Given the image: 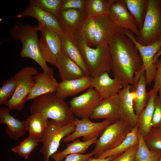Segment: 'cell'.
<instances>
[{"instance_id": "6da1fadb", "label": "cell", "mask_w": 161, "mask_h": 161, "mask_svg": "<svg viewBox=\"0 0 161 161\" xmlns=\"http://www.w3.org/2000/svg\"><path fill=\"white\" fill-rule=\"evenodd\" d=\"M108 44L111 72L114 77L121 82L123 87L136 83L145 70L141 57L132 41L119 30Z\"/></svg>"}, {"instance_id": "7a4b0ae2", "label": "cell", "mask_w": 161, "mask_h": 161, "mask_svg": "<svg viewBox=\"0 0 161 161\" xmlns=\"http://www.w3.org/2000/svg\"><path fill=\"white\" fill-rule=\"evenodd\" d=\"M38 24L33 25L17 22L11 28L10 33L13 40L21 41V57L32 59L39 65L43 72L54 76L52 69L48 66L40 52L38 34Z\"/></svg>"}, {"instance_id": "3957f363", "label": "cell", "mask_w": 161, "mask_h": 161, "mask_svg": "<svg viewBox=\"0 0 161 161\" xmlns=\"http://www.w3.org/2000/svg\"><path fill=\"white\" fill-rule=\"evenodd\" d=\"M30 110L31 114L41 113L49 119L65 124L72 123L75 118L67 103L58 97L55 92L45 94L33 99Z\"/></svg>"}, {"instance_id": "277c9868", "label": "cell", "mask_w": 161, "mask_h": 161, "mask_svg": "<svg viewBox=\"0 0 161 161\" xmlns=\"http://www.w3.org/2000/svg\"><path fill=\"white\" fill-rule=\"evenodd\" d=\"M76 44L88 71L89 76L95 78L111 72L110 50L108 44L92 48L79 34L74 36Z\"/></svg>"}, {"instance_id": "5b68a950", "label": "cell", "mask_w": 161, "mask_h": 161, "mask_svg": "<svg viewBox=\"0 0 161 161\" xmlns=\"http://www.w3.org/2000/svg\"><path fill=\"white\" fill-rule=\"evenodd\" d=\"M161 39V0H148V8L142 29L135 37L140 44L147 46Z\"/></svg>"}, {"instance_id": "8992f818", "label": "cell", "mask_w": 161, "mask_h": 161, "mask_svg": "<svg viewBox=\"0 0 161 161\" xmlns=\"http://www.w3.org/2000/svg\"><path fill=\"white\" fill-rule=\"evenodd\" d=\"M72 123L65 124L49 119L48 126L40 139L42 143L40 152L44 161H50L49 158L58 151L61 141L75 130Z\"/></svg>"}, {"instance_id": "52a82bcc", "label": "cell", "mask_w": 161, "mask_h": 161, "mask_svg": "<svg viewBox=\"0 0 161 161\" xmlns=\"http://www.w3.org/2000/svg\"><path fill=\"white\" fill-rule=\"evenodd\" d=\"M38 73L34 67L29 66L23 68L13 76L17 82V86L13 96L4 104L11 110L20 111L23 109L27 97L34 83V76Z\"/></svg>"}, {"instance_id": "ba28073f", "label": "cell", "mask_w": 161, "mask_h": 161, "mask_svg": "<svg viewBox=\"0 0 161 161\" xmlns=\"http://www.w3.org/2000/svg\"><path fill=\"white\" fill-rule=\"evenodd\" d=\"M132 129L119 119L109 124L95 143L93 151L95 157L97 158L105 151L117 147L125 140Z\"/></svg>"}, {"instance_id": "9c48e42d", "label": "cell", "mask_w": 161, "mask_h": 161, "mask_svg": "<svg viewBox=\"0 0 161 161\" xmlns=\"http://www.w3.org/2000/svg\"><path fill=\"white\" fill-rule=\"evenodd\" d=\"M38 25L41 33L38 41L41 53L46 63L56 66L57 56L62 49L60 35L41 23Z\"/></svg>"}, {"instance_id": "30bf717a", "label": "cell", "mask_w": 161, "mask_h": 161, "mask_svg": "<svg viewBox=\"0 0 161 161\" xmlns=\"http://www.w3.org/2000/svg\"><path fill=\"white\" fill-rule=\"evenodd\" d=\"M72 122L75 126V130L62 140L63 142L72 141L80 137H82L83 141H88L98 137L112 123L106 120L100 122H94L90 120L89 118L80 119L75 118Z\"/></svg>"}, {"instance_id": "8fae6325", "label": "cell", "mask_w": 161, "mask_h": 161, "mask_svg": "<svg viewBox=\"0 0 161 161\" xmlns=\"http://www.w3.org/2000/svg\"><path fill=\"white\" fill-rule=\"evenodd\" d=\"M102 99L93 87L72 98L69 102L73 114L81 118H90L94 110Z\"/></svg>"}, {"instance_id": "7c38bea8", "label": "cell", "mask_w": 161, "mask_h": 161, "mask_svg": "<svg viewBox=\"0 0 161 161\" xmlns=\"http://www.w3.org/2000/svg\"><path fill=\"white\" fill-rule=\"evenodd\" d=\"M118 27L130 30L136 36L139 32L136 21L129 12L124 0H111L108 15Z\"/></svg>"}, {"instance_id": "4fadbf2b", "label": "cell", "mask_w": 161, "mask_h": 161, "mask_svg": "<svg viewBox=\"0 0 161 161\" xmlns=\"http://www.w3.org/2000/svg\"><path fill=\"white\" fill-rule=\"evenodd\" d=\"M87 17L86 9H70L60 11L58 19L63 32L75 36Z\"/></svg>"}, {"instance_id": "5bb4252c", "label": "cell", "mask_w": 161, "mask_h": 161, "mask_svg": "<svg viewBox=\"0 0 161 161\" xmlns=\"http://www.w3.org/2000/svg\"><path fill=\"white\" fill-rule=\"evenodd\" d=\"M91 87L97 92L100 98L104 99L118 94L123 87L117 78H112L109 73H104L95 78L91 77Z\"/></svg>"}, {"instance_id": "9a60e30c", "label": "cell", "mask_w": 161, "mask_h": 161, "mask_svg": "<svg viewBox=\"0 0 161 161\" xmlns=\"http://www.w3.org/2000/svg\"><path fill=\"white\" fill-rule=\"evenodd\" d=\"M130 87V85L123 87L118 93L120 98L119 119L133 128L137 125L138 116L134 110Z\"/></svg>"}, {"instance_id": "2e32d148", "label": "cell", "mask_w": 161, "mask_h": 161, "mask_svg": "<svg viewBox=\"0 0 161 161\" xmlns=\"http://www.w3.org/2000/svg\"><path fill=\"white\" fill-rule=\"evenodd\" d=\"M30 16L34 18L46 27L58 33L63 32L57 18L51 13L44 10L29 1L28 6L16 17Z\"/></svg>"}, {"instance_id": "e0dca14e", "label": "cell", "mask_w": 161, "mask_h": 161, "mask_svg": "<svg viewBox=\"0 0 161 161\" xmlns=\"http://www.w3.org/2000/svg\"><path fill=\"white\" fill-rule=\"evenodd\" d=\"M120 31L126 35L133 43L142 58L143 67L147 71L151 70L155 66L153 60L155 54L161 49V39L150 45L144 46L135 39L134 34L129 30L120 28Z\"/></svg>"}, {"instance_id": "ac0fdd59", "label": "cell", "mask_w": 161, "mask_h": 161, "mask_svg": "<svg viewBox=\"0 0 161 161\" xmlns=\"http://www.w3.org/2000/svg\"><path fill=\"white\" fill-rule=\"evenodd\" d=\"M119 103L118 94L102 99L90 118L93 119H104L113 123L119 119Z\"/></svg>"}, {"instance_id": "d6986e66", "label": "cell", "mask_w": 161, "mask_h": 161, "mask_svg": "<svg viewBox=\"0 0 161 161\" xmlns=\"http://www.w3.org/2000/svg\"><path fill=\"white\" fill-rule=\"evenodd\" d=\"M56 67L61 81L80 78L86 75L82 69L62 50L56 57Z\"/></svg>"}, {"instance_id": "ffe728a7", "label": "cell", "mask_w": 161, "mask_h": 161, "mask_svg": "<svg viewBox=\"0 0 161 161\" xmlns=\"http://www.w3.org/2000/svg\"><path fill=\"white\" fill-rule=\"evenodd\" d=\"M91 77L86 75L82 77L58 83L55 92L57 96L64 100L68 97L78 94L92 87Z\"/></svg>"}, {"instance_id": "44dd1931", "label": "cell", "mask_w": 161, "mask_h": 161, "mask_svg": "<svg viewBox=\"0 0 161 161\" xmlns=\"http://www.w3.org/2000/svg\"><path fill=\"white\" fill-rule=\"evenodd\" d=\"M11 109L7 107L0 108V123L6 125V133L10 139L18 140L26 134L25 120L20 121L10 114Z\"/></svg>"}, {"instance_id": "7402d4cb", "label": "cell", "mask_w": 161, "mask_h": 161, "mask_svg": "<svg viewBox=\"0 0 161 161\" xmlns=\"http://www.w3.org/2000/svg\"><path fill=\"white\" fill-rule=\"evenodd\" d=\"M34 83L27 97L33 100L41 95L56 92L58 82L54 76L43 72L38 73L33 77Z\"/></svg>"}, {"instance_id": "603a6c76", "label": "cell", "mask_w": 161, "mask_h": 161, "mask_svg": "<svg viewBox=\"0 0 161 161\" xmlns=\"http://www.w3.org/2000/svg\"><path fill=\"white\" fill-rule=\"evenodd\" d=\"M97 31L94 45L95 47L108 44L114 35L119 31L109 15L96 19Z\"/></svg>"}, {"instance_id": "cb8c5ba5", "label": "cell", "mask_w": 161, "mask_h": 161, "mask_svg": "<svg viewBox=\"0 0 161 161\" xmlns=\"http://www.w3.org/2000/svg\"><path fill=\"white\" fill-rule=\"evenodd\" d=\"M60 36L63 51L82 69L86 75L89 76L87 68L76 44L74 36L64 32Z\"/></svg>"}, {"instance_id": "d4e9b609", "label": "cell", "mask_w": 161, "mask_h": 161, "mask_svg": "<svg viewBox=\"0 0 161 161\" xmlns=\"http://www.w3.org/2000/svg\"><path fill=\"white\" fill-rule=\"evenodd\" d=\"M146 84L145 71H143L137 83L132 85V87L131 86L130 92L133 99L134 110L137 116L145 108L148 101Z\"/></svg>"}, {"instance_id": "484cf974", "label": "cell", "mask_w": 161, "mask_h": 161, "mask_svg": "<svg viewBox=\"0 0 161 161\" xmlns=\"http://www.w3.org/2000/svg\"><path fill=\"white\" fill-rule=\"evenodd\" d=\"M148 99L144 109L138 116V134L145 137L152 128V122L154 110V100L157 95L151 90L148 93Z\"/></svg>"}, {"instance_id": "4316f807", "label": "cell", "mask_w": 161, "mask_h": 161, "mask_svg": "<svg viewBox=\"0 0 161 161\" xmlns=\"http://www.w3.org/2000/svg\"><path fill=\"white\" fill-rule=\"evenodd\" d=\"M97 137L86 141H81L76 139L72 142L66 145V148L63 150L58 151L51 157L55 161H63L66 156L74 154H83L92 145L95 143Z\"/></svg>"}, {"instance_id": "83f0119b", "label": "cell", "mask_w": 161, "mask_h": 161, "mask_svg": "<svg viewBox=\"0 0 161 161\" xmlns=\"http://www.w3.org/2000/svg\"><path fill=\"white\" fill-rule=\"evenodd\" d=\"M49 120L41 113L31 114L25 120L26 129L29 135L41 138L48 126Z\"/></svg>"}, {"instance_id": "f1b7e54d", "label": "cell", "mask_w": 161, "mask_h": 161, "mask_svg": "<svg viewBox=\"0 0 161 161\" xmlns=\"http://www.w3.org/2000/svg\"><path fill=\"white\" fill-rule=\"evenodd\" d=\"M137 128V125L135 127L132 129L125 140L117 147L103 152L97 158L105 159L108 157L119 155L130 148L138 145L139 135Z\"/></svg>"}, {"instance_id": "f546056e", "label": "cell", "mask_w": 161, "mask_h": 161, "mask_svg": "<svg viewBox=\"0 0 161 161\" xmlns=\"http://www.w3.org/2000/svg\"><path fill=\"white\" fill-rule=\"evenodd\" d=\"M139 30L143 27L148 8V0H124Z\"/></svg>"}, {"instance_id": "4dcf8cb0", "label": "cell", "mask_w": 161, "mask_h": 161, "mask_svg": "<svg viewBox=\"0 0 161 161\" xmlns=\"http://www.w3.org/2000/svg\"><path fill=\"white\" fill-rule=\"evenodd\" d=\"M111 0H86L88 17L97 19L109 15Z\"/></svg>"}, {"instance_id": "1f68e13d", "label": "cell", "mask_w": 161, "mask_h": 161, "mask_svg": "<svg viewBox=\"0 0 161 161\" xmlns=\"http://www.w3.org/2000/svg\"><path fill=\"white\" fill-rule=\"evenodd\" d=\"M96 19L88 17L78 34L80 36L90 47L94 45L97 31Z\"/></svg>"}, {"instance_id": "d6a6232c", "label": "cell", "mask_w": 161, "mask_h": 161, "mask_svg": "<svg viewBox=\"0 0 161 161\" xmlns=\"http://www.w3.org/2000/svg\"><path fill=\"white\" fill-rule=\"evenodd\" d=\"M41 138L39 137L29 135L19 145L11 148V151L19 156L27 160L31 153L40 142Z\"/></svg>"}, {"instance_id": "836d02e7", "label": "cell", "mask_w": 161, "mask_h": 161, "mask_svg": "<svg viewBox=\"0 0 161 161\" xmlns=\"http://www.w3.org/2000/svg\"><path fill=\"white\" fill-rule=\"evenodd\" d=\"M138 135L139 143L136 155L137 161H157L161 154V151L149 149L146 145L143 137L139 134Z\"/></svg>"}, {"instance_id": "e575fe53", "label": "cell", "mask_w": 161, "mask_h": 161, "mask_svg": "<svg viewBox=\"0 0 161 161\" xmlns=\"http://www.w3.org/2000/svg\"><path fill=\"white\" fill-rule=\"evenodd\" d=\"M143 138L146 145L149 149L161 151V127L152 128Z\"/></svg>"}, {"instance_id": "d590c367", "label": "cell", "mask_w": 161, "mask_h": 161, "mask_svg": "<svg viewBox=\"0 0 161 161\" xmlns=\"http://www.w3.org/2000/svg\"><path fill=\"white\" fill-rule=\"evenodd\" d=\"M17 82L14 77L4 81L0 88V105H4L14 94Z\"/></svg>"}, {"instance_id": "8d00e7d4", "label": "cell", "mask_w": 161, "mask_h": 161, "mask_svg": "<svg viewBox=\"0 0 161 161\" xmlns=\"http://www.w3.org/2000/svg\"><path fill=\"white\" fill-rule=\"evenodd\" d=\"M29 1L52 14L58 19L62 0H30Z\"/></svg>"}, {"instance_id": "74e56055", "label": "cell", "mask_w": 161, "mask_h": 161, "mask_svg": "<svg viewBox=\"0 0 161 161\" xmlns=\"http://www.w3.org/2000/svg\"><path fill=\"white\" fill-rule=\"evenodd\" d=\"M154 106L152 128L161 127V97L160 95H157L155 97Z\"/></svg>"}, {"instance_id": "f35d334b", "label": "cell", "mask_w": 161, "mask_h": 161, "mask_svg": "<svg viewBox=\"0 0 161 161\" xmlns=\"http://www.w3.org/2000/svg\"><path fill=\"white\" fill-rule=\"evenodd\" d=\"M86 0H62L60 11L70 9H86Z\"/></svg>"}, {"instance_id": "ab89813d", "label": "cell", "mask_w": 161, "mask_h": 161, "mask_svg": "<svg viewBox=\"0 0 161 161\" xmlns=\"http://www.w3.org/2000/svg\"><path fill=\"white\" fill-rule=\"evenodd\" d=\"M138 145L132 147L109 161H137Z\"/></svg>"}, {"instance_id": "60d3db41", "label": "cell", "mask_w": 161, "mask_h": 161, "mask_svg": "<svg viewBox=\"0 0 161 161\" xmlns=\"http://www.w3.org/2000/svg\"><path fill=\"white\" fill-rule=\"evenodd\" d=\"M157 72L154 80L153 88L151 89L152 92L157 95L158 90L161 86V59L157 60L156 63Z\"/></svg>"}, {"instance_id": "b9f144b4", "label": "cell", "mask_w": 161, "mask_h": 161, "mask_svg": "<svg viewBox=\"0 0 161 161\" xmlns=\"http://www.w3.org/2000/svg\"><path fill=\"white\" fill-rule=\"evenodd\" d=\"M93 151L86 154H74L68 155L63 161H88L94 155Z\"/></svg>"}, {"instance_id": "7bdbcfd3", "label": "cell", "mask_w": 161, "mask_h": 161, "mask_svg": "<svg viewBox=\"0 0 161 161\" xmlns=\"http://www.w3.org/2000/svg\"><path fill=\"white\" fill-rule=\"evenodd\" d=\"M118 155L111 156L105 159H100L92 157L89 159L88 161H109Z\"/></svg>"}, {"instance_id": "ee69618b", "label": "cell", "mask_w": 161, "mask_h": 161, "mask_svg": "<svg viewBox=\"0 0 161 161\" xmlns=\"http://www.w3.org/2000/svg\"><path fill=\"white\" fill-rule=\"evenodd\" d=\"M161 55V49L155 55L154 57V59H153V63H155V62H156L158 60L157 59Z\"/></svg>"}, {"instance_id": "f6af8a7d", "label": "cell", "mask_w": 161, "mask_h": 161, "mask_svg": "<svg viewBox=\"0 0 161 161\" xmlns=\"http://www.w3.org/2000/svg\"><path fill=\"white\" fill-rule=\"evenodd\" d=\"M158 92H159V95L161 97V86L159 88Z\"/></svg>"}, {"instance_id": "bcb514c9", "label": "cell", "mask_w": 161, "mask_h": 161, "mask_svg": "<svg viewBox=\"0 0 161 161\" xmlns=\"http://www.w3.org/2000/svg\"><path fill=\"white\" fill-rule=\"evenodd\" d=\"M157 161H161V154L158 159V160Z\"/></svg>"}]
</instances>
